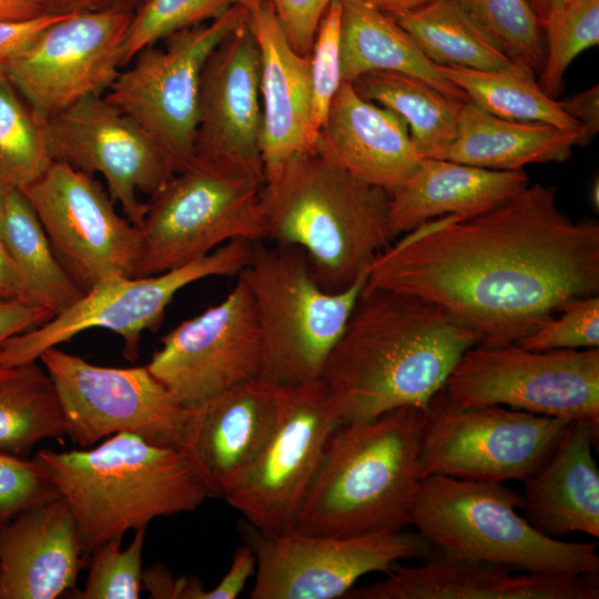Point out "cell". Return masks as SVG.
Listing matches in <instances>:
<instances>
[{"label": "cell", "mask_w": 599, "mask_h": 599, "mask_svg": "<svg viewBox=\"0 0 599 599\" xmlns=\"http://www.w3.org/2000/svg\"><path fill=\"white\" fill-rule=\"evenodd\" d=\"M541 24L546 57L538 84L547 95L556 99L571 62L599 43V0H567Z\"/></svg>", "instance_id": "37"}, {"label": "cell", "mask_w": 599, "mask_h": 599, "mask_svg": "<svg viewBox=\"0 0 599 599\" xmlns=\"http://www.w3.org/2000/svg\"><path fill=\"white\" fill-rule=\"evenodd\" d=\"M264 0H146L131 17L123 45V68L143 49L174 32L201 24L238 6L248 12Z\"/></svg>", "instance_id": "38"}, {"label": "cell", "mask_w": 599, "mask_h": 599, "mask_svg": "<svg viewBox=\"0 0 599 599\" xmlns=\"http://www.w3.org/2000/svg\"><path fill=\"white\" fill-rule=\"evenodd\" d=\"M433 0H372V3L389 16L420 8Z\"/></svg>", "instance_id": "52"}, {"label": "cell", "mask_w": 599, "mask_h": 599, "mask_svg": "<svg viewBox=\"0 0 599 599\" xmlns=\"http://www.w3.org/2000/svg\"><path fill=\"white\" fill-rule=\"evenodd\" d=\"M256 558L252 599L344 597L368 572H387L400 559L427 557L432 548L418 532L379 531L333 537L260 531L245 525Z\"/></svg>", "instance_id": "15"}, {"label": "cell", "mask_w": 599, "mask_h": 599, "mask_svg": "<svg viewBox=\"0 0 599 599\" xmlns=\"http://www.w3.org/2000/svg\"><path fill=\"white\" fill-rule=\"evenodd\" d=\"M569 423L504 406H459L443 388L423 410L424 478L526 481Z\"/></svg>", "instance_id": "11"}, {"label": "cell", "mask_w": 599, "mask_h": 599, "mask_svg": "<svg viewBox=\"0 0 599 599\" xmlns=\"http://www.w3.org/2000/svg\"><path fill=\"white\" fill-rule=\"evenodd\" d=\"M562 110L580 124L579 146L588 145L599 132V85L558 101Z\"/></svg>", "instance_id": "47"}, {"label": "cell", "mask_w": 599, "mask_h": 599, "mask_svg": "<svg viewBox=\"0 0 599 599\" xmlns=\"http://www.w3.org/2000/svg\"><path fill=\"white\" fill-rule=\"evenodd\" d=\"M512 62L539 73L546 57L540 19L527 0H455Z\"/></svg>", "instance_id": "36"}, {"label": "cell", "mask_w": 599, "mask_h": 599, "mask_svg": "<svg viewBox=\"0 0 599 599\" xmlns=\"http://www.w3.org/2000/svg\"><path fill=\"white\" fill-rule=\"evenodd\" d=\"M314 148L362 181L392 194L424 159L405 121L343 82Z\"/></svg>", "instance_id": "23"}, {"label": "cell", "mask_w": 599, "mask_h": 599, "mask_svg": "<svg viewBox=\"0 0 599 599\" xmlns=\"http://www.w3.org/2000/svg\"><path fill=\"white\" fill-rule=\"evenodd\" d=\"M53 316L50 311L22 300L0 302V345L42 325Z\"/></svg>", "instance_id": "46"}, {"label": "cell", "mask_w": 599, "mask_h": 599, "mask_svg": "<svg viewBox=\"0 0 599 599\" xmlns=\"http://www.w3.org/2000/svg\"><path fill=\"white\" fill-rule=\"evenodd\" d=\"M52 12L121 11L133 14L146 0H49Z\"/></svg>", "instance_id": "49"}, {"label": "cell", "mask_w": 599, "mask_h": 599, "mask_svg": "<svg viewBox=\"0 0 599 599\" xmlns=\"http://www.w3.org/2000/svg\"><path fill=\"white\" fill-rule=\"evenodd\" d=\"M389 204L388 192L314 146L291 158L262 187L267 240L301 248L329 292L353 285L393 244Z\"/></svg>", "instance_id": "5"}, {"label": "cell", "mask_w": 599, "mask_h": 599, "mask_svg": "<svg viewBox=\"0 0 599 599\" xmlns=\"http://www.w3.org/2000/svg\"><path fill=\"white\" fill-rule=\"evenodd\" d=\"M444 390L459 406H506L599 424V348L474 345L458 361Z\"/></svg>", "instance_id": "10"}, {"label": "cell", "mask_w": 599, "mask_h": 599, "mask_svg": "<svg viewBox=\"0 0 599 599\" xmlns=\"http://www.w3.org/2000/svg\"><path fill=\"white\" fill-rule=\"evenodd\" d=\"M532 8L534 12L538 16L542 22L548 14L562 6L567 0H527Z\"/></svg>", "instance_id": "53"}, {"label": "cell", "mask_w": 599, "mask_h": 599, "mask_svg": "<svg viewBox=\"0 0 599 599\" xmlns=\"http://www.w3.org/2000/svg\"><path fill=\"white\" fill-rule=\"evenodd\" d=\"M343 3L334 1L318 24L311 61V133L315 141L326 121L331 104L342 81L341 75V26Z\"/></svg>", "instance_id": "40"}, {"label": "cell", "mask_w": 599, "mask_h": 599, "mask_svg": "<svg viewBox=\"0 0 599 599\" xmlns=\"http://www.w3.org/2000/svg\"><path fill=\"white\" fill-rule=\"evenodd\" d=\"M22 192L59 261L84 292L116 277H134L141 230L122 217L92 175L52 161Z\"/></svg>", "instance_id": "16"}, {"label": "cell", "mask_w": 599, "mask_h": 599, "mask_svg": "<svg viewBox=\"0 0 599 599\" xmlns=\"http://www.w3.org/2000/svg\"><path fill=\"white\" fill-rule=\"evenodd\" d=\"M527 185L524 170L497 171L424 158L415 173L390 194V229L397 236L433 219L473 217L499 206Z\"/></svg>", "instance_id": "27"}, {"label": "cell", "mask_w": 599, "mask_h": 599, "mask_svg": "<svg viewBox=\"0 0 599 599\" xmlns=\"http://www.w3.org/2000/svg\"><path fill=\"white\" fill-rule=\"evenodd\" d=\"M254 243L233 240L201 258L160 274L102 282L64 312L3 342L0 365L39 361L48 348L92 328L121 336L123 356L133 362L139 357L143 332L159 326L180 290L206 277L238 275L251 258Z\"/></svg>", "instance_id": "12"}, {"label": "cell", "mask_w": 599, "mask_h": 599, "mask_svg": "<svg viewBox=\"0 0 599 599\" xmlns=\"http://www.w3.org/2000/svg\"><path fill=\"white\" fill-rule=\"evenodd\" d=\"M476 343L429 301L366 284L321 379L343 423L402 407L425 410Z\"/></svg>", "instance_id": "2"}, {"label": "cell", "mask_w": 599, "mask_h": 599, "mask_svg": "<svg viewBox=\"0 0 599 599\" xmlns=\"http://www.w3.org/2000/svg\"><path fill=\"white\" fill-rule=\"evenodd\" d=\"M49 0H0V21H20L50 13Z\"/></svg>", "instance_id": "51"}, {"label": "cell", "mask_w": 599, "mask_h": 599, "mask_svg": "<svg viewBox=\"0 0 599 599\" xmlns=\"http://www.w3.org/2000/svg\"><path fill=\"white\" fill-rule=\"evenodd\" d=\"M348 599H598V575H516L505 566L436 557L417 567L397 564Z\"/></svg>", "instance_id": "22"}, {"label": "cell", "mask_w": 599, "mask_h": 599, "mask_svg": "<svg viewBox=\"0 0 599 599\" xmlns=\"http://www.w3.org/2000/svg\"><path fill=\"white\" fill-rule=\"evenodd\" d=\"M275 390L273 430L246 477L225 498L250 526L267 534L293 530L327 440L343 423L321 378Z\"/></svg>", "instance_id": "14"}, {"label": "cell", "mask_w": 599, "mask_h": 599, "mask_svg": "<svg viewBox=\"0 0 599 599\" xmlns=\"http://www.w3.org/2000/svg\"><path fill=\"white\" fill-rule=\"evenodd\" d=\"M520 506L521 495L501 483L427 476L412 525L449 558L534 573L598 575L596 544L547 536L518 514Z\"/></svg>", "instance_id": "6"}, {"label": "cell", "mask_w": 599, "mask_h": 599, "mask_svg": "<svg viewBox=\"0 0 599 599\" xmlns=\"http://www.w3.org/2000/svg\"><path fill=\"white\" fill-rule=\"evenodd\" d=\"M131 17L121 11L74 12L47 28L4 71L45 121L109 90L123 68Z\"/></svg>", "instance_id": "17"}, {"label": "cell", "mask_w": 599, "mask_h": 599, "mask_svg": "<svg viewBox=\"0 0 599 599\" xmlns=\"http://www.w3.org/2000/svg\"><path fill=\"white\" fill-rule=\"evenodd\" d=\"M366 284L429 301L476 345L517 344L569 301L599 294V224L571 220L555 186L528 184L485 213L408 232Z\"/></svg>", "instance_id": "1"}, {"label": "cell", "mask_w": 599, "mask_h": 599, "mask_svg": "<svg viewBox=\"0 0 599 599\" xmlns=\"http://www.w3.org/2000/svg\"><path fill=\"white\" fill-rule=\"evenodd\" d=\"M39 362L54 384L67 436L79 447L125 432L183 451L191 408L180 404L146 365L99 366L58 346L44 351Z\"/></svg>", "instance_id": "13"}, {"label": "cell", "mask_w": 599, "mask_h": 599, "mask_svg": "<svg viewBox=\"0 0 599 599\" xmlns=\"http://www.w3.org/2000/svg\"><path fill=\"white\" fill-rule=\"evenodd\" d=\"M261 53L248 22L209 55L202 72L195 156L241 165L265 181Z\"/></svg>", "instance_id": "20"}, {"label": "cell", "mask_w": 599, "mask_h": 599, "mask_svg": "<svg viewBox=\"0 0 599 599\" xmlns=\"http://www.w3.org/2000/svg\"><path fill=\"white\" fill-rule=\"evenodd\" d=\"M261 53L262 160L265 179L313 148L311 61L290 44L268 0L250 12Z\"/></svg>", "instance_id": "24"}, {"label": "cell", "mask_w": 599, "mask_h": 599, "mask_svg": "<svg viewBox=\"0 0 599 599\" xmlns=\"http://www.w3.org/2000/svg\"><path fill=\"white\" fill-rule=\"evenodd\" d=\"M9 187L10 186H8L6 184V182L3 181V179L0 175V219L2 216L3 206H4V200H6V195H7V192H8Z\"/></svg>", "instance_id": "54"}, {"label": "cell", "mask_w": 599, "mask_h": 599, "mask_svg": "<svg viewBox=\"0 0 599 599\" xmlns=\"http://www.w3.org/2000/svg\"><path fill=\"white\" fill-rule=\"evenodd\" d=\"M146 366L185 407L258 377L261 337L245 281L238 275L221 303L171 329Z\"/></svg>", "instance_id": "19"}, {"label": "cell", "mask_w": 599, "mask_h": 599, "mask_svg": "<svg viewBox=\"0 0 599 599\" xmlns=\"http://www.w3.org/2000/svg\"><path fill=\"white\" fill-rule=\"evenodd\" d=\"M81 555L73 517L59 496L0 530V599H54L74 590Z\"/></svg>", "instance_id": "25"}, {"label": "cell", "mask_w": 599, "mask_h": 599, "mask_svg": "<svg viewBox=\"0 0 599 599\" xmlns=\"http://www.w3.org/2000/svg\"><path fill=\"white\" fill-rule=\"evenodd\" d=\"M0 237L22 278L27 301L50 311L64 312L84 294L59 261L27 196L9 187Z\"/></svg>", "instance_id": "30"}, {"label": "cell", "mask_w": 599, "mask_h": 599, "mask_svg": "<svg viewBox=\"0 0 599 599\" xmlns=\"http://www.w3.org/2000/svg\"><path fill=\"white\" fill-rule=\"evenodd\" d=\"M598 193H599V183H598V181H596L593 183V185H592V189H591V201H592L593 205H596V207H598V204H599Z\"/></svg>", "instance_id": "55"}, {"label": "cell", "mask_w": 599, "mask_h": 599, "mask_svg": "<svg viewBox=\"0 0 599 599\" xmlns=\"http://www.w3.org/2000/svg\"><path fill=\"white\" fill-rule=\"evenodd\" d=\"M423 410L342 423L329 436L293 530L345 537L412 525L423 475Z\"/></svg>", "instance_id": "4"}, {"label": "cell", "mask_w": 599, "mask_h": 599, "mask_svg": "<svg viewBox=\"0 0 599 599\" xmlns=\"http://www.w3.org/2000/svg\"><path fill=\"white\" fill-rule=\"evenodd\" d=\"M52 161L84 173H100L113 202L141 229L146 203L174 173L171 162L146 132L103 95L80 100L44 123Z\"/></svg>", "instance_id": "18"}, {"label": "cell", "mask_w": 599, "mask_h": 599, "mask_svg": "<svg viewBox=\"0 0 599 599\" xmlns=\"http://www.w3.org/2000/svg\"><path fill=\"white\" fill-rule=\"evenodd\" d=\"M0 365V451L22 456L67 436L54 384L41 363Z\"/></svg>", "instance_id": "32"}, {"label": "cell", "mask_w": 599, "mask_h": 599, "mask_svg": "<svg viewBox=\"0 0 599 599\" xmlns=\"http://www.w3.org/2000/svg\"><path fill=\"white\" fill-rule=\"evenodd\" d=\"M268 1L291 47L302 55H309L321 19L328 7L336 0ZM365 1L372 2V0Z\"/></svg>", "instance_id": "43"}, {"label": "cell", "mask_w": 599, "mask_h": 599, "mask_svg": "<svg viewBox=\"0 0 599 599\" xmlns=\"http://www.w3.org/2000/svg\"><path fill=\"white\" fill-rule=\"evenodd\" d=\"M14 300L28 302L20 273L0 237V302Z\"/></svg>", "instance_id": "50"}, {"label": "cell", "mask_w": 599, "mask_h": 599, "mask_svg": "<svg viewBox=\"0 0 599 599\" xmlns=\"http://www.w3.org/2000/svg\"><path fill=\"white\" fill-rule=\"evenodd\" d=\"M580 131L541 122L502 119L465 101L457 132L439 159L497 171H519L532 163L564 162L578 145Z\"/></svg>", "instance_id": "28"}, {"label": "cell", "mask_w": 599, "mask_h": 599, "mask_svg": "<svg viewBox=\"0 0 599 599\" xmlns=\"http://www.w3.org/2000/svg\"><path fill=\"white\" fill-rule=\"evenodd\" d=\"M598 428L597 423L570 422L547 459L525 481L520 509L542 534L599 537V469L592 453Z\"/></svg>", "instance_id": "26"}, {"label": "cell", "mask_w": 599, "mask_h": 599, "mask_svg": "<svg viewBox=\"0 0 599 599\" xmlns=\"http://www.w3.org/2000/svg\"><path fill=\"white\" fill-rule=\"evenodd\" d=\"M351 83L363 98L405 121L423 158L439 159L454 141L465 101L444 94L419 78L397 72H369Z\"/></svg>", "instance_id": "31"}, {"label": "cell", "mask_w": 599, "mask_h": 599, "mask_svg": "<svg viewBox=\"0 0 599 599\" xmlns=\"http://www.w3.org/2000/svg\"><path fill=\"white\" fill-rule=\"evenodd\" d=\"M74 12H50L20 21H0V67L27 49L47 28Z\"/></svg>", "instance_id": "44"}, {"label": "cell", "mask_w": 599, "mask_h": 599, "mask_svg": "<svg viewBox=\"0 0 599 599\" xmlns=\"http://www.w3.org/2000/svg\"><path fill=\"white\" fill-rule=\"evenodd\" d=\"M368 273L344 291L329 292L317 282L301 248L255 242L238 275L248 286L257 318L258 377L274 386L319 379Z\"/></svg>", "instance_id": "7"}, {"label": "cell", "mask_w": 599, "mask_h": 599, "mask_svg": "<svg viewBox=\"0 0 599 599\" xmlns=\"http://www.w3.org/2000/svg\"><path fill=\"white\" fill-rule=\"evenodd\" d=\"M58 497L35 459L0 451V530L20 514Z\"/></svg>", "instance_id": "42"}, {"label": "cell", "mask_w": 599, "mask_h": 599, "mask_svg": "<svg viewBox=\"0 0 599 599\" xmlns=\"http://www.w3.org/2000/svg\"><path fill=\"white\" fill-rule=\"evenodd\" d=\"M263 184L241 165L194 156L146 203L134 277L183 266L233 240H267Z\"/></svg>", "instance_id": "8"}, {"label": "cell", "mask_w": 599, "mask_h": 599, "mask_svg": "<svg viewBox=\"0 0 599 599\" xmlns=\"http://www.w3.org/2000/svg\"><path fill=\"white\" fill-rule=\"evenodd\" d=\"M517 344L530 351L599 348V296L569 301Z\"/></svg>", "instance_id": "41"}, {"label": "cell", "mask_w": 599, "mask_h": 599, "mask_svg": "<svg viewBox=\"0 0 599 599\" xmlns=\"http://www.w3.org/2000/svg\"><path fill=\"white\" fill-rule=\"evenodd\" d=\"M256 558L253 548L246 544L237 548L227 572L220 582L209 590V599H235L246 581L254 576Z\"/></svg>", "instance_id": "48"}, {"label": "cell", "mask_w": 599, "mask_h": 599, "mask_svg": "<svg viewBox=\"0 0 599 599\" xmlns=\"http://www.w3.org/2000/svg\"><path fill=\"white\" fill-rule=\"evenodd\" d=\"M341 26V75L343 82L376 71L419 78L444 94L468 101L466 94L429 60L412 37L385 13L365 0L343 1Z\"/></svg>", "instance_id": "29"}, {"label": "cell", "mask_w": 599, "mask_h": 599, "mask_svg": "<svg viewBox=\"0 0 599 599\" xmlns=\"http://www.w3.org/2000/svg\"><path fill=\"white\" fill-rule=\"evenodd\" d=\"M392 17L438 65L496 70L511 62L455 0H433Z\"/></svg>", "instance_id": "33"}, {"label": "cell", "mask_w": 599, "mask_h": 599, "mask_svg": "<svg viewBox=\"0 0 599 599\" xmlns=\"http://www.w3.org/2000/svg\"><path fill=\"white\" fill-rule=\"evenodd\" d=\"M146 528L135 530L130 546L122 550V538L97 548L83 590L78 599H138L142 587V549Z\"/></svg>", "instance_id": "39"}, {"label": "cell", "mask_w": 599, "mask_h": 599, "mask_svg": "<svg viewBox=\"0 0 599 599\" xmlns=\"http://www.w3.org/2000/svg\"><path fill=\"white\" fill-rule=\"evenodd\" d=\"M250 12L232 7L140 51L120 70L104 98L140 125L171 162L175 173L195 156L201 79L212 51L247 23Z\"/></svg>", "instance_id": "9"}, {"label": "cell", "mask_w": 599, "mask_h": 599, "mask_svg": "<svg viewBox=\"0 0 599 599\" xmlns=\"http://www.w3.org/2000/svg\"><path fill=\"white\" fill-rule=\"evenodd\" d=\"M190 408L183 451L210 497L226 498L246 477L273 430L275 386L256 377Z\"/></svg>", "instance_id": "21"}, {"label": "cell", "mask_w": 599, "mask_h": 599, "mask_svg": "<svg viewBox=\"0 0 599 599\" xmlns=\"http://www.w3.org/2000/svg\"><path fill=\"white\" fill-rule=\"evenodd\" d=\"M67 504L87 559L128 530L158 517L195 510L210 493L189 456L131 433H118L89 448L33 456Z\"/></svg>", "instance_id": "3"}, {"label": "cell", "mask_w": 599, "mask_h": 599, "mask_svg": "<svg viewBox=\"0 0 599 599\" xmlns=\"http://www.w3.org/2000/svg\"><path fill=\"white\" fill-rule=\"evenodd\" d=\"M142 583L158 599H207V591L195 577L174 578L166 567L155 565L143 571Z\"/></svg>", "instance_id": "45"}, {"label": "cell", "mask_w": 599, "mask_h": 599, "mask_svg": "<svg viewBox=\"0 0 599 599\" xmlns=\"http://www.w3.org/2000/svg\"><path fill=\"white\" fill-rule=\"evenodd\" d=\"M44 123L0 67V175L8 186L23 190L52 163Z\"/></svg>", "instance_id": "35"}, {"label": "cell", "mask_w": 599, "mask_h": 599, "mask_svg": "<svg viewBox=\"0 0 599 599\" xmlns=\"http://www.w3.org/2000/svg\"><path fill=\"white\" fill-rule=\"evenodd\" d=\"M444 75L486 112L508 120L541 122L580 131L556 99L547 95L527 68L510 62L496 70L440 65Z\"/></svg>", "instance_id": "34"}]
</instances>
